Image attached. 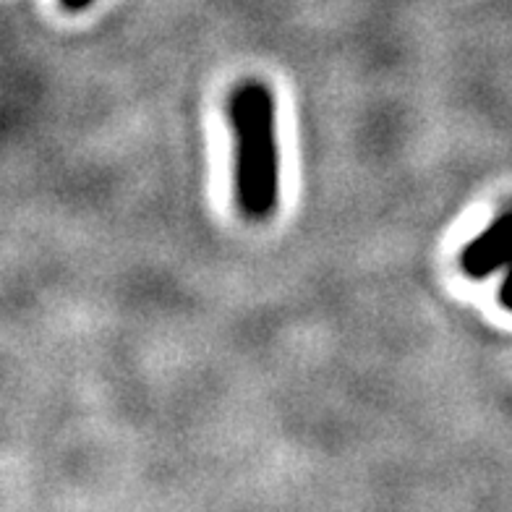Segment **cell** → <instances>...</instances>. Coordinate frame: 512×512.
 <instances>
[{
  "instance_id": "7a4b0ae2",
  "label": "cell",
  "mask_w": 512,
  "mask_h": 512,
  "mask_svg": "<svg viewBox=\"0 0 512 512\" xmlns=\"http://www.w3.org/2000/svg\"><path fill=\"white\" fill-rule=\"evenodd\" d=\"M460 264L468 277H489L512 264V212L499 215L484 233L465 246Z\"/></svg>"
},
{
  "instance_id": "6da1fadb",
  "label": "cell",
  "mask_w": 512,
  "mask_h": 512,
  "mask_svg": "<svg viewBox=\"0 0 512 512\" xmlns=\"http://www.w3.org/2000/svg\"><path fill=\"white\" fill-rule=\"evenodd\" d=\"M236 134V194L243 215L270 217L280 196V149H277L275 97L262 81H249L233 92L228 105Z\"/></svg>"
},
{
  "instance_id": "3957f363",
  "label": "cell",
  "mask_w": 512,
  "mask_h": 512,
  "mask_svg": "<svg viewBox=\"0 0 512 512\" xmlns=\"http://www.w3.org/2000/svg\"><path fill=\"white\" fill-rule=\"evenodd\" d=\"M499 304L505 306L507 311H512V264L507 267L505 280H502V285H499Z\"/></svg>"
},
{
  "instance_id": "277c9868",
  "label": "cell",
  "mask_w": 512,
  "mask_h": 512,
  "mask_svg": "<svg viewBox=\"0 0 512 512\" xmlns=\"http://www.w3.org/2000/svg\"><path fill=\"white\" fill-rule=\"evenodd\" d=\"M95 3V0H61V6L66 8V11H84V8H89Z\"/></svg>"
}]
</instances>
